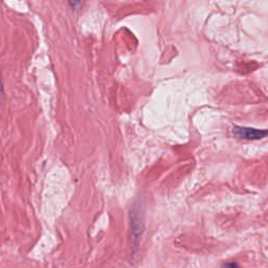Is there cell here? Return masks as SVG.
<instances>
[{
	"label": "cell",
	"instance_id": "cell-1",
	"mask_svg": "<svg viewBox=\"0 0 268 268\" xmlns=\"http://www.w3.org/2000/svg\"><path fill=\"white\" fill-rule=\"evenodd\" d=\"M233 132L235 136L241 139H260L265 136H268V130H259L254 128H245V127H234Z\"/></svg>",
	"mask_w": 268,
	"mask_h": 268
},
{
	"label": "cell",
	"instance_id": "cell-2",
	"mask_svg": "<svg viewBox=\"0 0 268 268\" xmlns=\"http://www.w3.org/2000/svg\"><path fill=\"white\" fill-rule=\"evenodd\" d=\"M68 3L70 5V7L74 9V10H77L80 6H81V3L82 0H68Z\"/></svg>",
	"mask_w": 268,
	"mask_h": 268
},
{
	"label": "cell",
	"instance_id": "cell-3",
	"mask_svg": "<svg viewBox=\"0 0 268 268\" xmlns=\"http://www.w3.org/2000/svg\"><path fill=\"white\" fill-rule=\"evenodd\" d=\"M224 266H237V264H231V263H230V264H225Z\"/></svg>",
	"mask_w": 268,
	"mask_h": 268
}]
</instances>
